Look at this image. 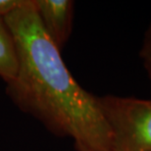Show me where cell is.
<instances>
[{
    "label": "cell",
    "mask_w": 151,
    "mask_h": 151,
    "mask_svg": "<svg viewBox=\"0 0 151 151\" xmlns=\"http://www.w3.org/2000/svg\"><path fill=\"white\" fill-rule=\"evenodd\" d=\"M112 135L111 151H151V98L98 96Z\"/></svg>",
    "instance_id": "7a4b0ae2"
},
{
    "label": "cell",
    "mask_w": 151,
    "mask_h": 151,
    "mask_svg": "<svg viewBox=\"0 0 151 151\" xmlns=\"http://www.w3.org/2000/svg\"><path fill=\"white\" fill-rule=\"evenodd\" d=\"M138 55L151 89V20L144 31Z\"/></svg>",
    "instance_id": "5b68a950"
},
{
    "label": "cell",
    "mask_w": 151,
    "mask_h": 151,
    "mask_svg": "<svg viewBox=\"0 0 151 151\" xmlns=\"http://www.w3.org/2000/svg\"><path fill=\"white\" fill-rule=\"evenodd\" d=\"M41 27L60 51L71 37L74 21V1L32 0Z\"/></svg>",
    "instance_id": "3957f363"
},
{
    "label": "cell",
    "mask_w": 151,
    "mask_h": 151,
    "mask_svg": "<svg viewBox=\"0 0 151 151\" xmlns=\"http://www.w3.org/2000/svg\"><path fill=\"white\" fill-rule=\"evenodd\" d=\"M18 70L17 48L13 35L4 18L0 17V78L9 83Z\"/></svg>",
    "instance_id": "277c9868"
},
{
    "label": "cell",
    "mask_w": 151,
    "mask_h": 151,
    "mask_svg": "<svg viewBox=\"0 0 151 151\" xmlns=\"http://www.w3.org/2000/svg\"><path fill=\"white\" fill-rule=\"evenodd\" d=\"M75 147H76V151H94L90 148H87V147L83 145H80V144H75Z\"/></svg>",
    "instance_id": "52a82bcc"
},
{
    "label": "cell",
    "mask_w": 151,
    "mask_h": 151,
    "mask_svg": "<svg viewBox=\"0 0 151 151\" xmlns=\"http://www.w3.org/2000/svg\"><path fill=\"white\" fill-rule=\"evenodd\" d=\"M17 48L18 70L7 83L15 105L50 132L94 151H111L112 135L99 106L68 70L61 51L41 27L32 0L5 18Z\"/></svg>",
    "instance_id": "6da1fadb"
},
{
    "label": "cell",
    "mask_w": 151,
    "mask_h": 151,
    "mask_svg": "<svg viewBox=\"0 0 151 151\" xmlns=\"http://www.w3.org/2000/svg\"><path fill=\"white\" fill-rule=\"evenodd\" d=\"M25 0H0V17L5 18L23 4Z\"/></svg>",
    "instance_id": "8992f818"
}]
</instances>
